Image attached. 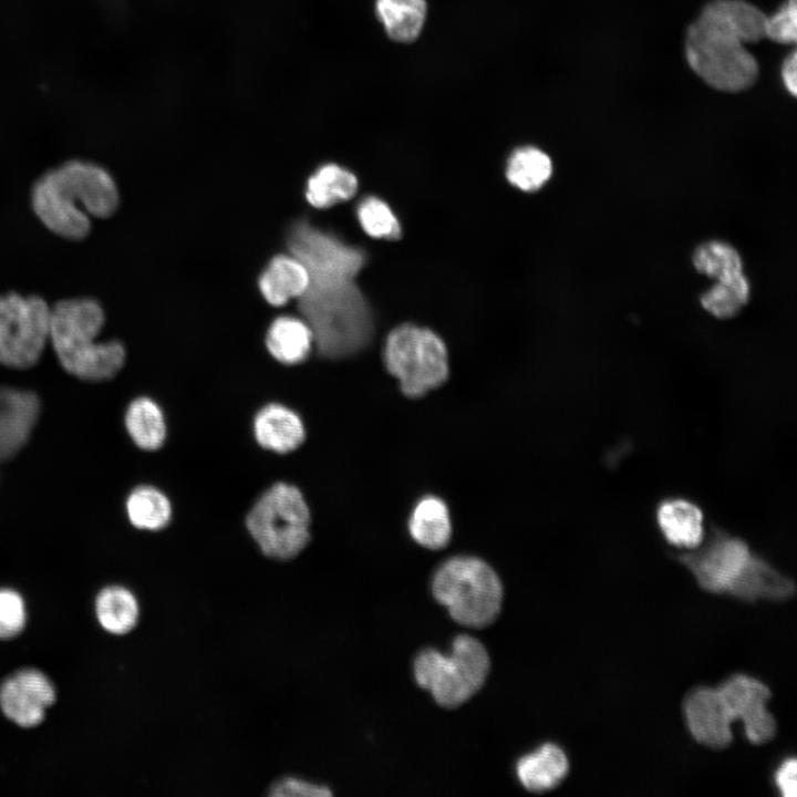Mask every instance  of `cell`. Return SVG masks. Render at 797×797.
<instances>
[{"mask_svg":"<svg viewBox=\"0 0 797 797\" xmlns=\"http://www.w3.org/2000/svg\"><path fill=\"white\" fill-rule=\"evenodd\" d=\"M356 189L358 180L351 172L335 164H327L309 178L306 196L312 206L328 208L350 199Z\"/></svg>","mask_w":797,"mask_h":797,"instance_id":"25","label":"cell"},{"mask_svg":"<svg viewBox=\"0 0 797 797\" xmlns=\"http://www.w3.org/2000/svg\"><path fill=\"white\" fill-rule=\"evenodd\" d=\"M127 516L138 529L159 530L172 515L170 503L158 489L151 486L135 488L126 501Z\"/></svg>","mask_w":797,"mask_h":797,"instance_id":"29","label":"cell"},{"mask_svg":"<svg viewBox=\"0 0 797 797\" xmlns=\"http://www.w3.org/2000/svg\"><path fill=\"white\" fill-rule=\"evenodd\" d=\"M299 309L325 358L352 355L373 335L372 311L354 279L309 278Z\"/></svg>","mask_w":797,"mask_h":797,"instance_id":"3","label":"cell"},{"mask_svg":"<svg viewBox=\"0 0 797 797\" xmlns=\"http://www.w3.org/2000/svg\"><path fill=\"white\" fill-rule=\"evenodd\" d=\"M253 432L257 442L266 449L289 453L304 441L306 431L300 417L281 404H269L256 415Z\"/></svg>","mask_w":797,"mask_h":797,"instance_id":"18","label":"cell"},{"mask_svg":"<svg viewBox=\"0 0 797 797\" xmlns=\"http://www.w3.org/2000/svg\"><path fill=\"white\" fill-rule=\"evenodd\" d=\"M753 553L743 539L711 524L697 547L672 556L691 571L702 589L727 593Z\"/></svg>","mask_w":797,"mask_h":797,"instance_id":"10","label":"cell"},{"mask_svg":"<svg viewBox=\"0 0 797 797\" xmlns=\"http://www.w3.org/2000/svg\"><path fill=\"white\" fill-rule=\"evenodd\" d=\"M27 623V608L21 594L12 589H0V639L20 634Z\"/></svg>","mask_w":797,"mask_h":797,"instance_id":"32","label":"cell"},{"mask_svg":"<svg viewBox=\"0 0 797 797\" xmlns=\"http://www.w3.org/2000/svg\"><path fill=\"white\" fill-rule=\"evenodd\" d=\"M797 0H787L780 9L766 18L765 38L779 44H794L797 37Z\"/></svg>","mask_w":797,"mask_h":797,"instance_id":"33","label":"cell"},{"mask_svg":"<svg viewBox=\"0 0 797 797\" xmlns=\"http://www.w3.org/2000/svg\"><path fill=\"white\" fill-rule=\"evenodd\" d=\"M55 698L52 682L35 669L20 670L0 685V708L3 715L23 728L40 725Z\"/></svg>","mask_w":797,"mask_h":797,"instance_id":"13","label":"cell"},{"mask_svg":"<svg viewBox=\"0 0 797 797\" xmlns=\"http://www.w3.org/2000/svg\"><path fill=\"white\" fill-rule=\"evenodd\" d=\"M95 614L100 625L113 635L131 632L139 619V604L135 594L123 586L102 589L95 600Z\"/></svg>","mask_w":797,"mask_h":797,"instance_id":"23","label":"cell"},{"mask_svg":"<svg viewBox=\"0 0 797 797\" xmlns=\"http://www.w3.org/2000/svg\"><path fill=\"white\" fill-rule=\"evenodd\" d=\"M694 268L715 281L743 272V261L738 251L727 242L720 240L700 245L692 257Z\"/></svg>","mask_w":797,"mask_h":797,"instance_id":"30","label":"cell"},{"mask_svg":"<svg viewBox=\"0 0 797 797\" xmlns=\"http://www.w3.org/2000/svg\"><path fill=\"white\" fill-rule=\"evenodd\" d=\"M732 721H742L747 739L753 744L772 741L777 732L774 716L767 710L772 693L762 681L734 674L717 686Z\"/></svg>","mask_w":797,"mask_h":797,"instance_id":"12","label":"cell"},{"mask_svg":"<svg viewBox=\"0 0 797 797\" xmlns=\"http://www.w3.org/2000/svg\"><path fill=\"white\" fill-rule=\"evenodd\" d=\"M358 218L363 230L373 238L397 239L401 226L390 206L382 199L369 196L358 206Z\"/></svg>","mask_w":797,"mask_h":797,"instance_id":"31","label":"cell"},{"mask_svg":"<svg viewBox=\"0 0 797 797\" xmlns=\"http://www.w3.org/2000/svg\"><path fill=\"white\" fill-rule=\"evenodd\" d=\"M552 163L541 149L525 146L516 149L508 159L506 176L511 185L524 190L535 192L550 178Z\"/></svg>","mask_w":797,"mask_h":797,"instance_id":"27","label":"cell"},{"mask_svg":"<svg viewBox=\"0 0 797 797\" xmlns=\"http://www.w3.org/2000/svg\"><path fill=\"white\" fill-rule=\"evenodd\" d=\"M39 408L33 393L0 387V460L10 458L27 443Z\"/></svg>","mask_w":797,"mask_h":797,"instance_id":"15","label":"cell"},{"mask_svg":"<svg viewBox=\"0 0 797 797\" xmlns=\"http://www.w3.org/2000/svg\"><path fill=\"white\" fill-rule=\"evenodd\" d=\"M775 783L784 797H795L797 788V762L787 758L775 774Z\"/></svg>","mask_w":797,"mask_h":797,"instance_id":"35","label":"cell"},{"mask_svg":"<svg viewBox=\"0 0 797 797\" xmlns=\"http://www.w3.org/2000/svg\"><path fill=\"white\" fill-rule=\"evenodd\" d=\"M246 525L262 553L277 560L297 557L310 540V511L300 490L286 483L267 489Z\"/></svg>","mask_w":797,"mask_h":797,"instance_id":"7","label":"cell"},{"mask_svg":"<svg viewBox=\"0 0 797 797\" xmlns=\"http://www.w3.org/2000/svg\"><path fill=\"white\" fill-rule=\"evenodd\" d=\"M269 795L271 796H331L332 791L329 787L315 784L303 778L288 776L275 782Z\"/></svg>","mask_w":797,"mask_h":797,"instance_id":"34","label":"cell"},{"mask_svg":"<svg viewBox=\"0 0 797 797\" xmlns=\"http://www.w3.org/2000/svg\"><path fill=\"white\" fill-rule=\"evenodd\" d=\"M656 521L665 540L677 549H693L704 538L702 510L690 500L663 499L656 507Z\"/></svg>","mask_w":797,"mask_h":797,"instance_id":"17","label":"cell"},{"mask_svg":"<svg viewBox=\"0 0 797 797\" xmlns=\"http://www.w3.org/2000/svg\"><path fill=\"white\" fill-rule=\"evenodd\" d=\"M383 360L403 394L413 398L441 386L449 374L444 341L432 330L415 324H402L389 333Z\"/></svg>","mask_w":797,"mask_h":797,"instance_id":"8","label":"cell"},{"mask_svg":"<svg viewBox=\"0 0 797 797\" xmlns=\"http://www.w3.org/2000/svg\"><path fill=\"white\" fill-rule=\"evenodd\" d=\"M408 532L414 541L424 548H444L452 537V520L446 503L433 495L422 497L413 507Z\"/></svg>","mask_w":797,"mask_h":797,"instance_id":"20","label":"cell"},{"mask_svg":"<svg viewBox=\"0 0 797 797\" xmlns=\"http://www.w3.org/2000/svg\"><path fill=\"white\" fill-rule=\"evenodd\" d=\"M308 284L306 267L297 258L288 256L273 258L259 279L262 296L273 306H282L293 297L299 298Z\"/></svg>","mask_w":797,"mask_h":797,"instance_id":"21","label":"cell"},{"mask_svg":"<svg viewBox=\"0 0 797 797\" xmlns=\"http://www.w3.org/2000/svg\"><path fill=\"white\" fill-rule=\"evenodd\" d=\"M375 10L391 39L412 42L423 29L427 9L425 0H376Z\"/></svg>","mask_w":797,"mask_h":797,"instance_id":"24","label":"cell"},{"mask_svg":"<svg viewBox=\"0 0 797 797\" xmlns=\"http://www.w3.org/2000/svg\"><path fill=\"white\" fill-rule=\"evenodd\" d=\"M767 15L745 0H712L690 24L685 56L691 69L711 87L737 93L753 86L759 66L746 49L765 38Z\"/></svg>","mask_w":797,"mask_h":797,"instance_id":"1","label":"cell"},{"mask_svg":"<svg viewBox=\"0 0 797 797\" xmlns=\"http://www.w3.org/2000/svg\"><path fill=\"white\" fill-rule=\"evenodd\" d=\"M683 713L691 736L711 749H724L732 743L733 723L717 687L697 686L683 701Z\"/></svg>","mask_w":797,"mask_h":797,"instance_id":"14","label":"cell"},{"mask_svg":"<svg viewBox=\"0 0 797 797\" xmlns=\"http://www.w3.org/2000/svg\"><path fill=\"white\" fill-rule=\"evenodd\" d=\"M125 426L134 443L143 449L155 451L165 441L164 415L151 398L138 397L130 404L125 414Z\"/></svg>","mask_w":797,"mask_h":797,"instance_id":"26","label":"cell"},{"mask_svg":"<svg viewBox=\"0 0 797 797\" xmlns=\"http://www.w3.org/2000/svg\"><path fill=\"white\" fill-rule=\"evenodd\" d=\"M727 593L748 602L759 599L786 600L794 596L795 583L765 559L753 553Z\"/></svg>","mask_w":797,"mask_h":797,"instance_id":"16","label":"cell"},{"mask_svg":"<svg viewBox=\"0 0 797 797\" xmlns=\"http://www.w3.org/2000/svg\"><path fill=\"white\" fill-rule=\"evenodd\" d=\"M104 322V309L94 298L63 299L51 307L49 341L65 371L85 381H105L123 368V344L96 341Z\"/></svg>","mask_w":797,"mask_h":797,"instance_id":"4","label":"cell"},{"mask_svg":"<svg viewBox=\"0 0 797 797\" xmlns=\"http://www.w3.org/2000/svg\"><path fill=\"white\" fill-rule=\"evenodd\" d=\"M749 282L744 272L717 280L701 296L702 307L717 319L736 315L748 302Z\"/></svg>","mask_w":797,"mask_h":797,"instance_id":"28","label":"cell"},{"mask_svg":"<svg viewBox=\"0 0 797 797\" xmlns=\"http://www.w3.org/2000/svg\"><path fill=\"white\" fill-rule=\"evenodd\" d=\"M432 592L456 622L469 628L490 624L503 602V584L496 571L469 556L444 561L434 572Z\"/></svg>","mask_w":797,"mask_h":797,"instance_id":"5","label":"cell"},{"mask_svg":"<svg viewBox=\"0 0 797 797\" xmlns=\"http://www.w3.org/2000/svg\"><path fill=\"white\" fill-rule=\"evenodd\" d=\"M117 186L103 166L68 161L43 173L31 189V206L40 221L56 236L80 241L91 231V217L105 219L117 210Z\"/></svg>","mask_w":797,"mask_h":797,"instance_id":"2","label":"cell"},{"mask_svg":"<svg viewBox=\"0 0 797 797\" xmlns=\"http://www.w3.org/2000/svg\"><path fill=\"white\" fill-rule=\"evenodd\" d=\"M288 246L306 267L309 278L354 279L365 262L361 249L302 220L292 225Z\"/></svg>","mask_w":797,"mask_h":797,"instance_id":"11","label":"cell"},{"mask_svg":"<svg viewBox=\"0 0 797 797\" xmlns=\"http://www.w3.org/2000/svg\"><path fill=\"white\" fill-rule=\"evenodd\" d=\"M266 343L277 361L290 365L306 360L314 345L307 322L292 317L276 319L267 332Z\"/></svg>","mask_w":797,"mask_h":797,"instance_id":"22","label":"cell"},{"mask_svg":"<svg viewBox=\"0 0 797 797\" xmlns=\"http://www.w3.org/2000/svg\"><path fill=\"white\" fill-rule=\"evenodd\" d=\"M569 762L556 744L546 743L522 756L516 765L520 784L529 791L544 793L556 788L567 776Z\"/></svg>","mask_w":797,"mask_h":797,"instance_id":"19","label":"cell"},{"mask_svg":"<svg viewBox=\"0 0 797 797\" xmlns=\"http://www.w3.org/2000/svg\"><path fill=\"white\" fill-rule=\"evenodd\" d=\"M796 52L793 51L785 60L782 65V79L783 82L787 89V91L793 95L796 96L797 93V83H796Z\"/></svg>","mask_w":797,"mask_h":797,"instance_id":"36","label":"cell"},{"mask_svg":"<svg viewBox=\"0 0 797 797\" xmlns=\"http://www.w3.org/2000/svg\"><path fill=\"white\" fill-rule=\"evenodd\" d=\"M51 307L40 296L0 294V364L34 365L50 338Z\"/></svg>","mask_w":797,"mask_h":797,"instance_id":"9","label":"cell"},{"mask_svg":"<svg viewBox=\"0 0 797 797\" xmlns=\"http://www.w3.org/2000/svg\"><path fill=\"white\" fill-rule=\"evenodd\" d=\"M489 666L484 644L474 636L460 634L453 641L448 654L435 649L423 650L415 659L414 676L438 705L455 708L480 690Z\"/></svg>","mask_w":797,"mask_h":797,"instance_id":"6","label":"cell"}]
</instances>
